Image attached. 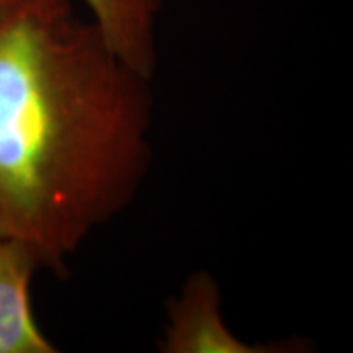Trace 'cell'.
<instances>
[{"mask_svg": "<svg viewBox=\"0 0 353 353\" xmlns=\"http://www.w3.org/2000/svg\"><path fill=\"white\" fill-rule=\"evenodd\" d=\"M151 82L72 0L0 7V241L65 275L151 169Z\"/></svg>", "mask_w": 353, "mask_h": 353, "instance_id": "obj_1", "label": "cell"}, {"mask_svg": "<svg viewBox=\"0 0 353 353\" xmlns=\"http://www.w3.org/2000/svg\"><path fill=\"white\" fill-rule=\"evenodd\" d=\"M298 341L249 343L229 329L221 311L218 281L196 272L185 281L167 307L159 350L162 353H293L304 350Z\"/></svg>", "mask_w": 353, "mask_h": 353, "instance_id": "obj_2", "label": "cell"}, {"mask_svg": "<svg viewBox=\"0 0 353 353\" xmlns=\"http://www.w3.org/2000/svg\"><path fill=\"white\" fill-rule=\"evenodd\" d=\"M41 270L28 247L0 241V353H57L59 348L39 327L32 285Z\"/></svg>", "mask_w": 353, "mask_h": 353, "instance_id": "obj_3", "label": "cell"}, {"mask_svg": "<svg viewBox=\"0 0 353 353\" xmlns=\"http://www.w3.org/2000/svg\"><path fill=\"white\" fill-rule=\"evenodd\" d=\"M110 48L143 76L157 65V26L164 0H82Z\"/></svg>", "mask_w": 353, "mask_h": 353, "instance_id": "obj_4", "label": "cell"}, {"mask_svg": "<svg viewBox=\"0 0 353 353\" xmlns=\"http://www.w3.org/2000/svg\"><path fill=\"white\" fill-rule=\"evenodd\" d=\"M7 2H8V0H0V7H2L3 3H7Z\"/></svg>", "mask_w": 353, "mask_h": 353, "instance_id": "obj_5", "label": "cell"}]
</instances>
